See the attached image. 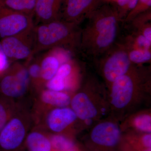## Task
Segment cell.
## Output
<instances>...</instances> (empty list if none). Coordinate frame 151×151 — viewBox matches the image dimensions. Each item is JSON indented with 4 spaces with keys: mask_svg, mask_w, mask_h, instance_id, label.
Returning <instances> with one entry per match:
<instances>
[{
    "mask_svg": "<svg viewBox=\"0 0 151 151\" xmlns=\"http://www.w3.org/2000/svg\"><path fill=\"white\" fill-rule=\"evenodd\" d=\"M97 11L99 17L94 25L96 35L94 42L97 48L103 49L111 45L116 39L117 13L107 7H103Z\"/></svg>",
    "mask_w": 151,
    "mask_h": 151,
    "instance_id": "6da1fadb",
    "label": "cell"
},
{
    "mask_svg": "<svg viewBox=\"0 0 151 151\" xmlns=\"http://www.w3.org/2000/svg\"><path fill=\"white\" fill-rule=\"evenodd\" d=\"M41 25L36 30V48L38 50L55 46L66 40L71 33L69 27L59 21Z\"/></svg>",
    "mask_w": 151,
    "mask_h": 151,
    "instance_id": "7a4b0ae2",
    "label": "cell"
},
{
    "mask_svg": "<svg viewBox=\"0 0 151 151\" xmlns=\"http://www.w3.org/2000/svg\"><path fill=\"white\" fill-rule=\"evenodd\" d=\"M27 127L21 116L11 117L0 131V151H14L19 148L26 137Z\"/></svg>",
    "mask_w": 151,
    "mask_h": 151,
    "instance_id": "3957f363",
    "label": "cell"
},
{
    "mask_svg": "<svg viewBox=\"0 0 151 151\" xmlns=\"http://www.w3.org/2000/svg\"><path fill=\"white\" fill-rule=\"evenodd\" d=\"M0 17V36L2 37L25 35L32 26L29 15L6 8Z\"/></svg>",
    "mask_w": 151,
    "mask_h": 151,
    "instance_id": "277c9868",
    "label": "cell"
},
{
    "mask_svg": "<svg viewBox=\"0 0 151 151\" xmlns=\"http://www.w3.org/2000/svg\"><path fill=\"white\" fill-rule=\"evenodd\" d=\"M29 76L27 69L19 67L5 75L0 81V94L9 98L23 96L27 91Z\"/></svg>",
    "mask_w": 151,
    "mask_h": 151,
    "instance_id": "5b68a950",
    "label": "cell"
},
{
    "mask_svg": "<svg viewBox=\"0 0 151 151\" xmlns=\"http://www.w3.org/2000/svg\"><path fill=\"white\" fill-rule=\"evenodd\" d=\"M129 54L123 50L113 53L105 62L104 73L107 80L113 82L127 73L130 67Z\"/></svg>",
    "mask_w": 151,
    "mask_h": 151,
    "instance_id": "8992f818",
    "label": "cell"
},
{
    "mask_svg": "<svg viewBox=\"0 0 151 151\" xmlns=\"http://www.w3.org/2000/svg\"><path fill=\"white\" fill-rule=\"evenodd\" d=\"M134 84L129 76L124 75L113 82L112 103L116 108H124L132 99Z\"/></svg>",
    "mask_w": 151,
    "mask_h": 151,
    "instance_id": "52a82bcc",
    "label": "cell"
},
{
    "mask_svg": "<svg viewBox=\"0 0 151 151\" xmlns=\"http://www.w3.org/2000/svg\"><path fill=\"white\" fill-rule=\"evenodd\" d=\"M120 130L116 124L106 122L98 124L91 133L94 143L107 147H112L118 143L120 138Z\"/></svg>",
    "mask_w": 151,
    "mask_h": 151,
    "instance_id": "ba28073f",
    "label": "cell"
},
{
    "mask_svg": "<svg viewBox=\"0 0 151 151\" xmlns=\"http://www.w3.org/2000/svg\"><path fill=\"white\" fill-rule=\"evenodd\" d=\"M77 118L72 109L66 107L55 108L47 116V128L55 132H62Z\"/></svg>",
    "mask_w": 151,
    "mask_h": 151,
    "instance_id": "9c48e42d",
    "label": "cell"
},
{
    "mask_svg": "<svg viewBox=\"0 0 151 151\" xmlns=\"http://www.w3.org/2000/svg\"><path fill=\"white\" fill-rule=\"evenodd\" d=\"M21 36L5 37L3 40L2 46L7 57L14 59L22 60L30 56L31 48L23 40Z\"/></svg>",
    "mask_w": 151,
    "mask_h": 151,
    "instance_id": "30bf717a",
    "label": "cell"
},
{
    "mask_svg": "<svg viewBox=\"0 0 151 151\" xmlns=\"http://www.w3.org/2000/svg\"><path fill=\"white\" fill-rule=\"evenodd\" d=\"M100 0H66L64 14L68 19L74 20L86 14L94 12Z\"/></svg>",
    "mask_w": 151,
    "mask_h": 151,
    "instance_id": "8fae6325",
    "label": "cell"
},
{
    "mask_svg": "<svg viewBox=\"0 0 151 151\" xmlns=\"http://www.w3.org/2000/svg\"><path fill=\"white\" fill-rule=\"evenodd\" d=\"M71 109L76 117L86 121L97 116V111L88 96L83 92L78 93L70 101Z\"/></svg>",
    "mask_w": 151,
    "mask_h": 151,
    "instance_id": "7c38bea8",
    "label": "cell"
},
{
    "mask_svg": "<svg viewBox=\"0 0 151 151\" xmlns=\"http://www.w3.org/2000/svg\"><path fill=\"white\" fill-rule=\"evenodd\" d=\"M62 0H36L35 12L45 22L53 21L59 11Z\"/></svg>",
    "mask_w": 151,
    "mask_h": 151,
    "instance_id": "4fadbf2b",
    "label": "cell"
},
{
    "mask_svg": "<svg viewBox=\"0 0 151 151\" xmlns=\"http://www.w3.org/2000/svg\"><path fill=\"white\" fill-rule=\"evenodd\" d=\"M26 143L28 151H51L50 140L41 132L33 131L26 137Z\"/></svg>",
    "mask_w": 151,
    "mask_h": 151,
    "instance_id": "5bb4252c",
    "label": "cell"
},
{
    "mask_svg": "<svg viewBox=\"0 0 151 151\" xmlns=\"http://www.w3.org/2000/svg\"><path fill=\"white\" fill-rule=\"evenodd\" d=\"M40 98L45 104L58 108L66 107L71 101L70 96L66 93L49 89L42 92Z\"/></svg>",
    "mask_w": 151,
    "mask_h": 151,
    "instance_id": "9a60e30c",
    "label": "cell"
},
{
    "mask_svg": "<svg viewBox=\"0 0 151 151\" xmlns=\"http://www.w3.org/2000/svg\"><path fill=\"white\" fill-rule=\"evenodd\" d=\"M60 66V61L55 55H48L41 63V78L48 81L56 74Z\"/></svg>",
    "mask_w": 151,
    "mask_h": 151,
    "instance_id": "2e32d148",
    "label": "cell"
},
{
    "mask_svg": "<svg viewBox=\"0 0 151 151\" xmlns=\"http://www.w3.org/2000/svg\"><path fill=\"white\" fill-rule=\"evenodd\" d=\"M36 0H5L4 4L6 8L29 15L35 11Z\"/></svg>",
    "mask_w": 151,
    "mask_h": 151,
    "instance_id": "e0dca14e",
    "label": "cell"
},
{
    "mask_svg": "<svg viewBox=\"0 0 151 151\" xmlns=\"http://www.w3.org/2000/svg\"><path fill=\"white\" fill-rule=\"evenodd\" d=\"M9 98L0 94V131L14 114Z\"/></svg>",
    "mask_w": 151,
    "mask_h": 151,
    "instance_id": "ac0fdd59",
    "label": "cell"
},
{
    "mask_svg": "<svg viewBox=\"0 0 151 151\" xmlns=\"http://www.w3.org/2000/svg\"><path fill=\"white\" fill-rule=\"evenodd\" d=\"M50 140L52 147L58 151H68L73 147V143L62 135H53Z\"/></svg>",
    "mask_w": 151,
    "mask_h": 151,
    "instance_id": "d6986e66",
    "label": "cell"
},
{
    "mask_svg": "<svg viewBox=\"0 0 151 151\" xmlns=\"http://www.w3.org/2000/svg\"><path fill=\"white\" fill-rule=\"evenodd\" d=\"M129 57L130 61L132 62L137 63H142L150 60L151 53L149 50L139 49L130 52Z\"/></svg>",
    "mask_w": 151,
    "mask_h": 151,
    "instance_id": "ffe728a7",
    "label": "cell"
},
{
    "mask_svg": "<svg viewBox=\"0 0 151 151\" xmlns=\"http://www.w3.org/2000/svg\"><path fill=\"white\" fill-rule=\"evenodd\" d=\"M66 79L55 74L54 77L47 81V89L52 91L61 92L66 86Z\"/></svg>",
    "mask_w": 151,
    "mask_h": 151,
    "instance_id": "44dd1931",
    "label": "cell"
},
{
    "mask_svg": "<svg viewBox=\"0 0 151 151\" xmlns=\"http://www.w3.org/2000/svg\"><path fill=\"white\" fill-rule=\"evenodd\" d=\"M135 126L136 128L142 132L150 133L151 132V118L149 115H142L135 119Z\"/></svg>",
    "mask_w": 151,
    "mask_h": 151,
    "instance_id": "7402d4cb",
    "label": "cell"
},
{
    "mask_svg": "<svg viewBox=\"0 0 151 151\" xmlns=\"http://www.w3.org/2000/svg\"><path fill=\"white\" fill-rule=\"evenodd\" d=\"M118 11L122 14L130 12L134 9L139 0H116Z\"/></svg>",
    "mask_w": 151,
    "mask_h": 151,
    "instance_id": "603a6c76",
    "label": "cell"
},
{
    "mask_svg": "<svg viewBox=\"0 0 151 151\" xmlns=\"http://www.w3.org/2000/svg\"><path fill=\"white\" fill-rule=\"evenodd\" d=\"M151 0H139L134 9L129 13V15L133 16L150 8Z\"/></svg>",
    "mask_w": 151,
    "mask_h": 151,
    "instance_id": "cb8c5ba5",
    "label": "cell"
},
{
    "mask_svg": "<svg viewBox=\"0 0 151 151\" xmlns=\"http://www.w3.org/2000/svg\"><path fill=\"white\" fill-rule=\"evenodd\" d=\"M8 66V57L4 51L1 43H0V74L4 72Z\"/></svg>",
    "mask_w": 151,
    "mask_h": 151,
    "instance_id": "d4e9b609",
    "label": "cell"
},
{
    "mask_svg": "<svg viewBox=\"0 0 151 151\" xmlns=\"http://www.w3.org/2000/svg\"><path fill=\"white\" fill-rule=\"evenodd\" d=\"M71 70L72 67L70 64L68 63H63L59 66L56 74L66 79L70 75Z\"/></svg>",
    "mask_w": 151,
    "mask_h": 151,
    "instance_id": "484cf974",
    "label": "cell"
},
{
    "mask_svg": "<svg viewBox=\"0 0 151 151\" xmlns=\"http://www.w3.org/2000/svg\"><path fill=\"white\" fill-rule=\"evenodd\" d=\"M29 77L34 79H37L41 78L40 65L37 63H33L29 66L28 70Z\"/></svg>",
    "mask_w": 151,
    "mask_h": 151,
    "instance_id": "4316f807",
    "label": "cell"
},
{
    "mask_svg": "<svg viewBox=\"0 0 151 151\" xmlns=\"http://www.w3.org/2000/svg\"><path fill=\"white\" fill-rule=\"evenodd\" d=\"M137 42L139 46L140 47V49L149 50L151 47V42L147 40L142 35L138 37Z\"/></svg>",
    "mask_w": 151,
    "mask_h": 151,
    "instance_id": "83f0119b",
    "label": "cell"
},
{
    "mask_svg": "<svg viewBox=\"0 0 151 151\" xmlns=\"http://www.w3.org/2000/svg\"><path fill=\"white\" fill-rule=\"evenodd\" d=\"M143 143L144 145L148 148H151V135L147 134L145 135L143 138Z\"/></svg>",
    "mask_w": 151,
    "mask_h": 151,
    "instance_id": "f1b7e54d",
    "label": "cell"
},
{
    "mask_svg": "<svg viewBox=\"0 0 151 151\" xmlns=\"http://www.w3.org/2000/svg\"><path fill=\"white\" fill-rule=\"evenodd\" d=\"M142 35L147 40L151 42V27H150L146 28L145 30H144Z\"/></svg>",
    "mask_w": 151,
    "mask_h": 151,
    "instance_id": "f546056e",
    "label": "cell"
},
{
    "mask_svg": "<svg viewBox=\"0 0 151 151\" xmlns=\"http://www.w3.org/2000/svg\"><path fill=\"white\" fill-rule=\"evenodd\" d=\"M5 1V0H0V5H1H1L2 2H4Z\"/></svg>",
    "mask_w": 151,
    "mask_h": 151,
    "instance_id": "4dcf8cb0",
    "label": "cell"
},
{
    "mask_svg": "<svg viewBox=\"0 0 151 151\" xmlns=\"http://www.w3.org/2000/svg\"><path fill=\"white\" fill-rule=\"evenodd\" d=\"M146 151H151L150 149H150H149V150H147Z\"/></svg>",
    "mask_w": 151,
    "mask_h": 151,
    "instance_id": "1f68e13d",
    "label": "cell"
},
{
    "mask_svg": "<svg viewBox=\"0 0 151 151\" xmlns=\"http://www.w3.org/2000/svg\"><path fill=\"white\" fill-rule=\"evenodd\" d=\"M68 151H73L72 150H68Z\"/></svg>",
    "mask_w": 151,
    "mask_h": 151,
    "instance_id": "d6a6232c",
    "label": "cell"
}]
</instances>
